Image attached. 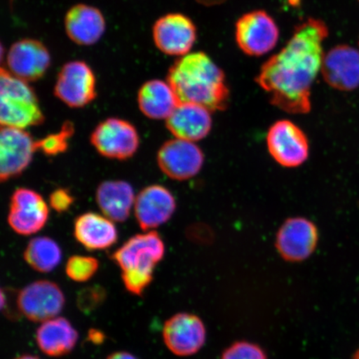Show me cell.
I'll list each match as a JSON object with an SVG mask.
<instances>
[{
	"instance_id": "cell-15",
	"label": "cell",
	"mask_w": 359,
	"mask_h": 359,
	"mask_svg": "<svg viewBox=\"0 0 359 359\" xmlns=\"http://www.w3.org/2000/svg\"><path fill=\"white\" fill-rule=\"evenodd\" d=\"M205 327L194 314L181 313L169 318L163 327V339L170 352L177 356H191L203 347Z\"/></svg>"
},
{
	"instance_id": "cell-10",
	"label": "cell",
	"mask_w": 359,
	"mask_h": 359,
	"mask_svg": "<svg viewBox=\"0 0 359 359\" xmlns=\"http://www.w3.org/2000/svg\"><path fill=\"white\" fill-rule=\"evenodd\" d=\"M37 142L25 129L2 127L0 132V177L7 181L29 167Z\"/></svg>"
},
{
	"instance_id": "cell-27",
	"label": "cell",
	"mask_w": 359,
	"mask_h": 359,
	"mask_svg": "<svg viewBox=\"0 0 359 359\" xmlns=\"http://www.w3.org/2000/svg\"><path fill=\"white\" fill-rule=\"evenodd\" d=\"M74 126L66 122L60 133L48 135V137L37 141V148L43 154L48 156H55L62 154L67 148V141L74 134Z\"/></svg>"
},
{
	"instance_id": "cell-28",
	"label": "cell",
	"mask_w": 359,
	"mask_h": 359,
	"mask_svg": "<svg viewBox=\"0 0 359 359\" xmlns=\"http://www.w3.org/2000/svg\"><path fill=\"white\" fill-rule=\"evenodd\" d=\"M222 359H267L266 353L257 345L238 342L227 348Z\"/></svg>"
},
{
	"instance_id": "cell-13",
	"label": "cell",
	"mask_w": 359,
	"mask_h": 359,
	"mask_svg": "<svg viewBox=\"0 0 359 359\" xmlns=\"http://www.w3.org/2000/svg\"><path fill=\"white\" fill-rule=\"evenodd\" d=\"M154 40L156 48L165 55L185 56L196 42V26L182 13H169L155 22Z\"/></svg>"
},
{
	"instance_id": "cell-20",
	"label": "cell",
	"mask_w": 359,
	"mask_h": 359,
	"mask_svg": "<svg viewBox=\"0 0 359 359\" xmlns=\"http://www.w3.org/2000/svg\"><path fill=\"white\" fill-rule=\"evenodd\" d=\"M210 111L196 103L181 102L167 119V127L178 139L192 142L201 140L212 129Z\"/></svg>"
},
{
	"instance_id": "cell-32",
	"label": "cell",
	"mask_w": 359,
	"mask_h": 359,
	"mask_svg": "<svg viewBox=\"0 0 359 359\" xmlns=\"http://www.w3.org/2000/svg\"><path fill=\"white\" fill-rule=\"evenodd\" d=\"M15 359H39L38 357H35L33 355H22Z\"/></svg>"
},
{
	"instance_id": "cell-33",
	"label": "cell",
	"mask_w": 359,
	"mask_h": 359,
	"mask_svg": "<svg viewBox=\"0 0 359 359\" xmlns=\"http://www.w3.org/2000/svg\"><path fill=\"white\" fill-rule=\"evenodd\" d=\"M353 359H359V349H358L356 353H354Z\"/></svg>"
},
{
	"instance_id": "cell-3",
	"label": "cell",
	"mask_w": 359,
	"mask_h": 359,
	"mask_svg": "<svg viewBox=\"0 0 359 359\" xmlns=\"http://www.w3.org/2000/svg\"><path fill=\"white\" fill-rule=\"evenodd\" d=\"M165 245L156 231L134 236L116 250L112 259L122 271L126 289L140 296L154 280V269L163 259Z\"/></svg>"
},
{
	"instance_id": "cell-7",
	"label": "cell",
	"mask_w": 359,
	"mask_h": 359,
	"mask_svg": "<svg viewBox=\"0 0 359 359\" xmlns=\"http://www.w3.org/2000/svg\"><path fill=\"white\" fill-rule=\"evenodd\" d=\"M20 312L28 320L41 322L57 317L65 304V297L55 283L38 280L31 283L18 293Z\"/></svg>"
},
{
	"instance_id": "cell-8",
	"label": "cell",
	"mask_w": 359,
	"mask_h": 359,
	"mask_svg": "<svg viewBox=\"0 0 359 359\" xmlns=\"http://www.w3.org/2000/svg\"><path fill=\"white\" fill-rule=\"evenodd\" d=\"M92 144L102 156L124 160L133 156L139 147V136L134 126L120 118L103 121L94 129Z\"/></svg>"
},
{
	"instance_id": "cell-22",
	"label": "cell",
	"mask_w": 359,
	"mask_h": 359,
	"mask_svg": "<svg viewBox=\"0 0 359 359\" xmlns=\"http://www.w3.org/2000/svg\"><path fill=\"white\" fill-rule=\"evenodd\" d=\"M78 339V332L69 320L62 317L42 323L36 332V341L39 349L50 357H61L69 353Z\"/></svg>"
},
{
	"instance_id": "cell-12",
	"label": "cell",
	"mask_w": 359,
	"mask_h": 359,
	"mask_svg": "<svg viewBox=\"0 0 359 359\" xmlns=\"http://www.w3.org/2000/svg\"><path fill=\"white\" fill-rule=\"evenodd\" d=\"M157 163L168 177L184 181L200 172L204 155L194 142L176 138L161 146L157 154Z\"/></svg>"
},
{
	"instance_id": "cell-5",
	"label": "cell",
	"mask_w": 359,
	"mask_h": 359,
	"mask_svg": "<svg viewBox=\"0 0 359 359\" xmlns=\"http://www.w3.org/2000/svg\"><path fill=\"white\" fill-rule=\"evenodd\" d=\"M279 37L276 21L264 11L245 13L236 25V43L247 55H266L276 46Z\"/></svg>"
},
{
	"instance_id": "cell-34",
	"label": "cell",
	"mask_w": 359,
	"mask_h": 359,
	"mask_svg": "<svg viewBox=\"0 0 359 359\" xmlns=\"http://www.w3.org/2000/svg\"><path fill=\"white\" fill-rule=\"evenodd\" d=\"M358 1H359V0H358Z\"/></svg>"
},
{
	"instance_id": "cell-18",
	"label": "cell",
	"mask_w": 359,
	"mask_h": 359,
	"mask_svg": "<svg viewBox=\"0 0 359 359\" xmlns=\"http://www.w3.org/2000/svg\"><path fill=\"white\" fill-rule=\"evenodd\" d=\"M176 210V201L167 188L154 185L136 196L135 217L143 231H150L168 222Z\"/></svg>"
},
{
	"instance_id": "cell-19",
	"label": "cell",
	"mask_w": 359,
	"mask_h": 359,
	"mask_svg": "<svg viewBox=\"0 0 359 359\" xmlns=\"http://www.w3.org/2000/svg\"><path fill=\"white\" fill-rule=\"evenodd\" d=\"M67 35L81 46H91L102 39L106 22L98 8L79 4L70 8L65 20Z\"/></svg>"
},
{
	"instance_id": "cell-31",
	"label": "cell",
	"mask_w": 359,
	"mask_h": 359,
	"mask_svg": "<svg viewBox=\"0 0 359 359\" xmlns=\"http://www.w3.org/2000/svg\"><path fill=\"white\" fill-rule=\"evenodd\" d=\"M199 3L204 4L206 6H217V4H222L226 0H197Z\"/></svg>"
},
{
	"instance_id": "cell-29",
	"label": "cell",
	"mask_w": 359,
	"mask_h": 359,
	"mask_svg": "<svg viewBox=\"0 0 359 359\" xmlns=\"http://www.w3.org/2000/svg\"><path fill=\"white\" fill-rule=\"evenodd\" d=\"M74 198L69 192L64 189L53 191L49 197L51 208L57 212H64L73 204Z\"/></svg>"
},
{
	"instance_id": "cell-6",
	"label": "cell",
	"mask_w": 359,
	"mask_h": 359,
	"mask_svg": "<svg viewBox=\"0 0 359 359\" xmlns=\"http://www.w3.org/2000/svg\"><path fill=\"white\" fill-rule=\"evenodd\" d=\"M55 95L66 105L79 109L95 100L96 78L83 61L67 62L58 73Z\"/></svg>"
},
{
	"instance_id": "cell-1",
	"label": "cell",
	"mask_w": 359,
	"mask_h": 359,
	"mask_svg": "<svg viewBox=\"0 0 359 359\" xmlns=\"http://www.w3.org/2000/svg\"><path fill=\"white\" fill-rule=\"evenodd\" d=\"M327 36L325 22L311 18L296 27L285 46L264 62L255 81L273 106L293 114L311 111V88L321 72Z\"/></svg>"
},
{
	"instance_id": "cell-25",
	"label": "cell",
	"mask_w": 359,
	"mask_h": 359,
	"mask_svg": "<svg viewBox=\"0 0 359 359\" xmlns=\"http://www.w3.org/2000/svg\"><path fill=\"white\" fill-rule=\"evenodd\" d=\"M27 264L34 271L41 273L51 272L60 264L62 250L51 238H34L29 242L24 254Z\"/></svg>"
},
{
	"instance_id": "cell-9",
	"label": "cell",
	"mask_w": 359,
	"mask_h": 359,
	"mask_svg": "<svg viewBox=\"0 0 359 359\" xmlns=\"http://www.w3.org/2000/svg\"><path fill=\"white\" fill-rule=\"evenodd\" d=\"M267 146L273 158L283 167H299L308 158L306 136L298 126L288 120L279 121L269 130Z\"/></svg>"
},
{
	"instance_id": "cell-26",
	"label": "cell",
	"mask_w": 359,
	"mask_h": 359,
	"mask_svg": "<svg viewBox=\"0 0 359 359\" xmlns=\"http://www.w3.org/2000/svg\"><path fill=\"white\" fill-rule=\"evenodd\" d=\"M100 267L97 259L74 255L67 260L66 273L72 280L83 283L91 279Z\"/></svg>"
},
{
	"instance_id": "cell-2",
	"label": "cell",
	"mask_w": 359,
	"mask_h": 359,
	"mask_svg": "<svg viewBox=\"0 0 359 359\" xmlns=\"http://www.w3.org/2000/svg\"><path fill=\"white\" fill-rule=\"evenodd\" d=\"M168 83L180 102L196 103L210 111L226 109L230 101L226 75L205 53L180 57L168 71Z\"/></svg>"
},
{
	"instance_id": "cell-30",
	"label": "cell",
	"mask_w": 359,
	"mask_h": 359,
	"mask_svg": "<svg viewBox=\"0 0 359 359\" xmlns=\"http://www.w3.org/2000/svg\"><path fill=\"white\" fill-rule=\"evenodd\" d=\"M107 359H137L133 354L128 352H116L111 354Z\"/></svg>"
},
{
	"instance_id": "cell-4",
	"label": "cell",
	"mask_w": 359,
	"mask_h": 359,
	"mask_svg": "<svg viewBox=\"0 0 359 359\" xmlns=\"http://www.w3.org/2000/svg\"><path fill=\"white\" fill-rule=\"evenodd\" d=\"M39 102L28 83L7 69L0 73V123L2 127L25 129L43 123Z\"/></svg>"
},
{
	"instance_id": "cell-17",
	"label": "cell",
	"mask_w": 359,
	"mask_h": 359,
	"mask_svg": "<svg viewBox=\"0 0 359 359\" xmlns=\"http://www.w3.org/2000/svg\"><path fill=\"white\" fill-rule=\"evenodd\" d=\"M323 78L330 87L353 91L359 87V51L348 45H338L324 56Z\"/></svg>"
},
{
	"instance_id": "cell-14",
	"label": "cell",
	"mask_w": 359,
	"mask_h": 359,
	"mask_svg": "<svg viewBox=\"0 0 359 359\" xmlns=\"http://www.w3.org/2000/svg\"><path fill=\"white\" fill-rule=\"evenodd\" d=\"M50 64V53L39 40H20L13 43L8 52V71L27 83L43 78Z\"/></svg>"
},
{
	"instance_id": "cell-16",
	"label": "cell",
	"mask_w": 359,
	"mask_h": 359,
	"mask_svg": "<svg viewBox=\"0 0 359 359\" xmlns=\"http://www.w3.org/2000/svg\"><path fill=\"white\" fill-rule=\"evenodd\" d=\"M318 240L316 224L307 219L292 218L283 224L278 232L276 248L285 260L303 262L316 250Z\"/></svg>"
},
{
	"instance_id": "cell-11",
	"label": "cell",
	"mask_w": 359,
	"mask_h": 359,
	"mask_svg": "<svg viewBox=\"0 0 359 359\" xmlns=\"http://www.w3.org/2000/svg\"><path fill=\"white\" fill-rule=\"evenodd\" d=\"M48 206L39 193L20 188L13 192L8 223L22 236L34 235L42 230L48 219Z\"/></svg>"
},
{
	"instance_id": "cell-21",
	"label": "cell",
	"mask_w": 359,
	"mask_h": 359,
	"mask_svg": "<svg viewBox=\"0 0 359 359\" xmlns=\"http://www.w3.org/2000/svg\"><path fill=\"white\" fill-rule=\"evenodd\" d=\"M74 236L85 248L105 250L118 241V231L114 222L104 215L88 212L76 219Z\"/></svg>"
},
{
	"instance_id": "cell-24",
	"label": "cell",
	"mask_w": 359,
	"mask_h": 359,
	"mask_svg": "<svg viewBox=\"0 0 359 359\" xmlns=\"http://www.w3.org/2000/svg\"><path fill=\"white\" fill-rule=\"evenodd\" d=\"M96 200L101 212L114 222L127 221L136 201L134 190L124 181H107L98 187Z\"/></svg>"
},
{
	"instance_id": "cell-23",
	"label": "cell",
	"mask_w": 359,
	"mask_h": 359,
	"mask_svg": "<svg viewBox=\"0 0 359 359\" xmlns=\"http://www.w3.org/2000/svg\"><path fill=\"white\" fill-rule=\"evenodd\" d=\"M137 102L142 114L154 120H167L181 103L170 84L158 79L147 81L142 85Z\"/></svg>"
}]
</instances>
